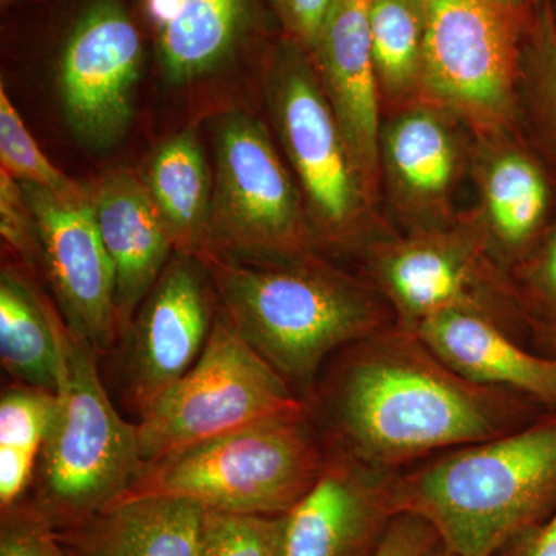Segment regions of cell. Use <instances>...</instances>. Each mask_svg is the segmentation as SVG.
<instances>
[{
  "label": "cell",
  "instance_id": "obj_1",
  "mask_svg": "<svg viewBox=\"0 0 556 556\" xmlns=\"http://www.w3.org/2000/svg\"><path fill=\"white\" fill-rule=\"evenodd\" d=\"M305 402L327 448L388 473L547 412L515 391L464 378L396 325L329 358Z\"/></svg>",
  "mask_w": 556,
  "mask_h": 556
},
{
  "label": "cell",
  "instance_id": "obj_2",
  "mask_svg": "<svg viewBox=\"0 0 556 556\" xmlns=\"http://www.w3.org/2000/svg\"><path fill=\"white\" fill-rule=\"evenodd\" d=\"M199 258L223 314L302 399L329 358L394 325L371 283L309 254L251 262L232 251H206Z\"/></svg>",
  "mask_w": 556,
  "mask_h": 556
},
{
  "label": "cell",
  "instance_id": "obj_3",
  "mask_svg": "<svg viewBox=\"0 0 556 556\" xmlns=\"http://www.w3.org/2000/svg\"><path fill=\"white\" fill-rule=\"evenodd\" d=\"M394 497L453 554L496 556L556 510V412L401 471Z\"/></svg>",
  "mask_w": 556,
  "mask_h": 556
},
{
  "label": "cell",
  "instance_id": "obj_4",
  "mask_svg": "<svg viewBox=\"0 0 556 556\" xmlns=\"http://www.w3.org/2000/svg\"><path fill=\"white\" fill-rule=\"evenodd\" d=\"M327 453L305 405L142 463L118 501L185 497L222 514L280 517L316 484Z\"/></svg>",
  "mask_w": 556,
  "mask_h": 556
},
{
  "label": "cell",
  "instance_id": "obj_5",
  "mask_svg": "<svg viewBox=\"0 0 556 556\" xmlns=\"http://www.w3.org/2000/svg\"><path fill=\"white\" fill-rule=\"evenodd\" d=\"M98 357L67 329L56 408L39 450L33 500L58 530L116 503L144 463L138 424L116 412L102 386Z\"/></svg>",
  "mask_w": 556,
  "mask_h": 556
},
{
  "label": "cell",
  "instance_id": "obj_6",
  "mask_svg": "<svg viewBox=\"0 0 556 556\" xmlns=\"http://www.w3.org/2000/svg\"><path fill=\"white\" fill-rule=\"evenodd\" d=\"M369 283L394 325L417 332L439 314H477L527 343L508 273L489 254L481 226L417 230L368 249Z\"/></svg>",
  "mask_w": 556,
  "mask_h": 556
},
{
  "label": "cell",
  "instance_id": "obj_7",
  "mask_svg": "<svg viewBox=\"0 0 556 556\" xmlns=\"http://www.w3.org/2000/svg\"><path fill=\"white\" fill-rule=\"evenodd\" d=\"M305 405V399L222 313L214 318L195 365L142 413L138 422L141 457L148 463Z\"/></svg>",
  "mask_w": 556,
  "mask_h": 556
},
{
  "label": "cell",
  "instance_id": "obj_8",
  "mask_svg": "<svg viewBox=\"0 0 556 556\" xmlns=\"http://www.w3.org/2000/svg\"><path fill=\"white\" fill-rule=\"evenodd\" d=\"M503 0H426L420 94L482 134L503 129L517 84V35Z\"/></svg>",
  "mask_w": 556,
  "mask_h": 556
},
{
  "label": "cell",
  "instance_id": "obj_9",
  "mask_svg": "<svg viewBox=\"0 0 556 556\" xmlns=\"http://www.w3.org/2000/svg\"><path fill=\"white\" fill-rule=\"evenodd\" d=\"M215 152L217 189L207 251L309 254L313 236L298 189L262 124L229 116L219 124Z\"/></svg>",
  "mask_w": 556,
  "mask_h": 556
},
{
  "label": "cell",
  "instance_id": "obj_10",
  "mask_svg": "<svg viewBox=\"0 0 556 556\" xmlns=\"http://www.w3.org/2000/svg\"><path fill=\"white\" fill-rule=\"evenodd\" d=\"M276 113L281 139L321 237L356 239L367 192L321 86L305 65L291 64L277 80Z\"/></svg>",
  "mask_w": 556,
  "mask_h": 556
},
{
  "label": "cell",
  "instance_id": "obj_11",
  "mask_svg": "<svg viewBox=\"0 0 556 556\" xmlns=\"http://www.w3.org/2000/svg\"><path fill=\"white\" fill-rule=\"evenodd\" d=\"M35 217L43 260L70 331L104 356L121 336L115 273L93 204L21 182Z\"/></svg>",
  "mask_w": 556,
  "mask_h": 556
},
{
  "label": "cell",
  "instance_id": "obj_12",
  "mask_svg": "<svg viewBox=\"0 0 556 556\" xmlns=\"http://www.w3.org/2000/svg\"><path fill=\"white\" fill-rule=\"evenodd\" d=\"M141 54L137 27L113 2L91 7L70 36L60 67L62 104L91 148H108L129 127Z\"/></svg>",
  "mask_w": 556,
  "mask_h": 556
},
{
  "label": "cell",
  "instance_id": "obj_13",
  "mask_svg": "<svg viewBox=\"0 0 556 556\" xmlns=\"http://www.w3.org/2000/svg\"><path fill=\"white\" fill-rule=\"evenodd\" d=\"M327 450L316 484L283 515V556H375L399 515L397 473Z\"/></svg>",
  "mask_w": 556,
  "mask_h": 556
},
{
  "label": "cell",
  "instance_id": "obj_14",
  "mask_svg": "<svg viewBox=\"0 0 556 556\" xmlns=\"http://www.w3.org/2000/svg\"><path fill=\"white\" fill-rule=\"evenodd\" d=\"M197 257L179 254L161 274L129 331L127 391L139 416L199 361L214 318Z\"/></svg>",
  "mask_w": 556,
  "mask_h": 556
},
{
  "label": "cell",
  "instance_id": "obj_15",
  "mask_svg": "<svg viewBox=\"0 0 556 556\" xmlns=\"http://www.w3.org/2000/svg\"><path fill=\"white\" fill-rule=\"evenodd\" d=\"M320 86L367 195L376 189L380 167V86L368 3L334 0L313 46Z\"/></svg>",
  "mask_w": 556,
  "mask_h": 556
},
{
  "label": "cell",
  "instance_id": "obj_16",
  "mask_svg": "<svg viewBox=\"0 0 556 556\" xmlns=\"http://www.w3.org/2000/svg\"><path fill=\"white\" fill-rule=\"evenodd\" d=\"M102 243L115 273L121 332L148 298L174 248L149 190L127 172H113L90 193Z\"/></svg>",
  "mask_w": 556,
  "mask_h": 556
},
{
  "label": "cell",
  "instance_id": "obj_17",
  "mask_svg": "<svg viewBox=\"0 0 556 556\" xmlns=\"http://www.w3.org/2000/svg\"><path fill=\"white\" fill-rule=\"evenodd\" d=\"M464 378L506 388L556 412V357H548L477 314H439L416 332Z\"/></svg>",
  "mask_w": 556,
  "mask_h": 556
},
{
  "label": "cell",
  "instance_id": "obj_18",
  "mask_svg": "<svg viewBox=\"0 0 556 556\" xmlns=\"http://www.w3.org/2000/svg\"><path fill=\"white\" fill-rule=\"evenodd\" d=\"M380 164L415 232L444 229L459 149L442 110L428 102L413 105L388 124L380 135Z\"/></svg>",
  "mask_w": 556,
  "mask_h": 556
},
{
  "label": "cell",
  "instance_id": "obj_19",
  "mask_svg": "<svg viewBox=\"0 0 556 556\" xmlns=\"http://www.w3.org/2000/svg\"><path fill=\"white\" fill-rule=\"evenodd\" d=\"M204 518L195 501L142 496L56 530L68 556H200Z\"/></svg>",
  "mask_w": 556,
  "mask_h": 556
},
{
  "label": "cell",
  "instance_id": "obj_20",
  "mask_svg": "<svg viewBox=\"0 0 556 556\" xmlns=\"http://www.w3.org/2000/svg\"><path fill=\"white\" fill-rule=\"evenodd\" d=\"M67 325L16 269L0 276V362L22 386L56 393Z\"/></svg>",
  "mask_w": 556,
  "mask_h": 556
},
{
  "label": "cell",
  "instance_id": "obj_21",
  "mask_svg": "<svg viewBox=\"0 0 556 556\" xmlns=\"http://www.w3.org/2000/svg\"><path fill=\"white\" fill-rule=\"evenodd\" d=\"M478 223L489 254L506 273L532 249L547 208V185L532 160L515 150L490 156L481 175Z\"/></svg>",
  "mask_w": 556,
  "mask_h": 556
},
{
  "label": "cell",
  "instance_id": "obj_22",
  "mask_svg": "<svg viewBox=\"0 0 556 556\" xmlns=\"http://www.w3.org/2000/svg\"><path fill=\"white\" fill-rule=\"evenodd\" d=\"M146 188L179 254L200 257L206 252L211 186L206 159L192 130L178 134L156 150Z\"/></svg>",
  "mask_w": 556,
  "mask_h": 556
},
{
  "label": "cell",
  "instance_id": "obj_23",
  "mask_svg": "<svg viewBox=\"0 0 556 556\" xmlns=\"http://www.w3.org/2000/svg\"><path fill=\"white\" fill-rule=\"evenodd\" d=\"M369 38L380 93L405 101L420 93L426 49V0H371Z\"/></svg>",
  "mask_w": 556,
  "mask_h": 556
},
{
  "label": "cell",
  "instance_id": "obj_24",
  "mask_svg": "<svg viewBox=\"0 0 556 556\" xmlns=\"http://www.w3.org/2000/svg\"><path fill=\"white\" fill-rule=\"evenodd\" d=\"M243 0H181L161 30V56L174 80L203 75L228 53L239 30Z\"/></svg>",
  "mask_w": 556,
  "mask_h": 556
},
{
  "label": "cell",
  "instance_id": "obj_25",
  "mask_svg": "<svg viewBox=\"0 0 556 556\" xmlns=\"http://www.w3.org/2000/svg\"><path fill=\"white\" fill-rule=\"evenodd\" d=\"M508 277L527 339L544 356L556 357V228Z\"/></svg>",
  "mask_w": 556,
  "mask_h": 556
},
{
  "label": "cell",
  "instance_id": "obj_26",
  "mask_svg": "<svg viewBox=\"0 0 556 556\" xmlns=\"http://www.w3.org/2000/svg\"><path fill=\"white\" fill-rule=\"evenodd\" d=\"M0 160L2 170L20 182L39 186L68 199L89 197V192L43 155L3 86L0 87Z\"/></svg>",
  "mask_w": 556,
  "mask_h": 556
},
{
  "label": "cell",
  "instance_id": "obj_27",
  "mask_svg": "<svg viewBox=\"0 0 556 556\" xmlns=\"http://www.w3.org/2000/svg\"><path fill=\"white\" fill-rule=\"evenodd\" d=\"M200 556H283V515L206 510Z\"/></svg>",
  "mask_w": 556,
  "mask_h": 556
},
{
  "label": "cell",
  "instance_id": "obj_28",
  "mask_svg": "<svg viewBox=\"0 0 556 556\" xmlns=\"http://www.w3.org/2000/svg\"><path fill=\"white\" fill-rule=\"evenodd\" d=\"M54 408L56 393L22 383L7 388L0 397V447L39 455Z\"/></svg>",
  "mask_w": 556,
  "mask_h": 556
},
{
  "label": "cell",
  "instance_id": "obj_29",
  "mask_svg": "<svg viewBox=\"0 0 556 556\" xmlns=\"http://www.w3.org/2000/svg\"><path fill=\"white\" fill-rule=\"evenodd\" d=\"M0 556H68L56 527L35 501H20L2 510Z\"/></svg>",
  "mask_w": 556,
  "mask_h": 556
},
{
  "label": "cell",
  "instance_id": "obj_30",
  "mask_svg": "<svg viewBox=\"0 0 556 556\" xmlns=\"http://www.w3.org/2000/svg\"><path fill=\"white\" fill-rule=\"evenodd\" d=\"M0 229L3 240L27 262L39 258L40 243L35 217L21 182L0 172Z\"/></svg>",
  "mask_w": 556,
  "mask_h": 556
},
{
  "label": "cell",
  "instance_id": "obj_31",
  "mask_svg": "<svg viewBox=\"0 0 556 556\" xmlns=\"http://www.w3.org/2000/svg\"><path fill=\"white\" fill-rule=\"evenodd\" d=\"M439 543L437 530L426 519L399 514L375 556H424Z\"/></svg>",
  "mask_w": 556,
  "mask_h": 556
},
{
  "label": "cell",
  "instance_id": "obj_32",
  "mask_svg": "<svg viewBox=\"0 0 556 556\" xmlns=\"http://www.w3.org/2000/svg\"><path fill=\"white\" fill-rule=\"evenodd\" d=\"M38 466L36 453L0 447V510L20 503Z\"/></svg>",
  "mask_w": 556,
  "mask_h": 556
},
{
  "label": "cell",
  "instance_id": "obj_33",
  "mask_svg": "<svg viewBox=\"0 0 556 556\" xmlns=\"http://www.w3.org/2000/svg\"><path fill=\"white\" fill-rule=\"evenodd\" d=\"M334 0H278L288 27L313 49Z\"/></svg>",
  "mask_w": 556,
  "mask_h": 556
},
{
  "label": "cell",
  "instance_id": "obj_34",
  "mask_svg": "<svg viewBox=\"0 0 556 556\" xmlns=\"http://www.w3.org/2000/svg\"><path fill=\"white\" fill-rule=\"evenodd\" d=\"M496 556H556V510L546 521L515 538Z\"/></svg>",
  "mask_w": 556,
  "mask_h": 556
},
{
  "label": "cell",
  "instance_id": "obj_35",
  "mask_svg": "<svg viewBox=\"0 0 556 556\" xmlns=\"http://www.w3.org/2000/svg\"><path fill=\"white\" fill-rule=\"evenodd\" d=\"M546 65H544V78L541 83V90L546 94L548 108L556 115V46L548 43Z\"/></svg>",
  "mask_w": 556,
  "mask_h": 556
},
{
  "label": "cell",
  "instance_id": "obj_36",
  "mask_svg": "<svg viewBox=\"0 0 556 556\" xmlns=\"http://www.w3.org/2000/svg\"><path fill=\"white\" fill-rule=\"evenodd\" d=\"M181 0H148L149 16L163 30L177 17Z\"/></svg>",
  "mask_w": 556,
  "mask_h": 556
},
{
  "label": "cell",
  "instance_id": "obj_37",
  "mask_svg": "<svg viewBox=\"0 0 556 556\" xmlns=\"http://www.w3.org/2000/svg\"><path fill=\"white\" fill-rule=\"evenodd\" d=\"M424 556H457L456 554H453L452 551H448L447 547L442 546L441 541L431 548V551H428L426 555Z\"/></svg>",
  "mask_w": 556,
  "mask_h": 556
},
{
  "label": "cell",
  "instance_id": "obj_38",
  "mask_svg": "<svg viewBox=\"0 0 556 556\" xmlns=\"http://www.w3.org/2000/svg\"><path fill=\"white\" fill-rule=\"evenodd\" d=\"M503 2H510V0H503Z\"/></svg>",
  "mask_w": 556,
  "mask_h": 556
},
{
  "label": "cell",
  "instance_id": "obj_39",
  "mask_svg": "<svg viewBox=\"0 0 556 556\" xmlns=\"http://www.w3.org/2000/svg\"><path fill=\"white\" fill-rule=\"evenodd\" d=\"M365 2H371V0H365Z\"/></svg>",
  "mask_w": 556,
  "mask_h": 556
}]
</instances>
